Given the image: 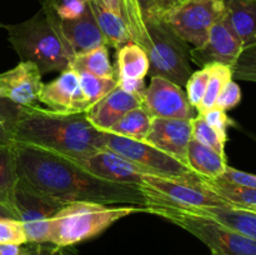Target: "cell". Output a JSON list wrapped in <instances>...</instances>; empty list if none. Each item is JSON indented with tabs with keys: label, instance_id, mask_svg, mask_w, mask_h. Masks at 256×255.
<instances>
[{
	"label": "cell",
	"instance_id": "obj_1",
	"mask_svg": "<svg viewBox=\"0 0 256 255\" xmlns=\"http://www.w3.org/2000/svg\"><path fill=\"white\" fill-rule=\"evenodd\" d=\"M14 146L19 182L45 196L64 204L92 202L146 206V198L139 186L102 180L72 159L48 150L24 144Z\"/></svg>",
	"mask_w": 256,
	"mask_h": 255
},
{
	"label": "cell",
	"instance_id": "obj_2",
	"mask_svg": "<svg viewBox=\"0 0 256 255\" xmlns=\"http://www.w3.org/2000/svg\"><path fill=\"white\" fill-rule=\"evenodd\" d=\"M15 144L30 145L78 160L105 148V132L88 120L86 112L64 114L39 106L20 108Z\"/></svg>",
	"mask_w": 256,
	"mask_h": 255
},
{
	"label": "cell",
	"instance_id": "obj_3",
	"mask_svg": "<svg viewBox=\"0 0 256 255\" xmlns=\"http://www.w3.org/2000/svg\"><path fill=\"white\" fill-rule=\"evenodd\" d=\"M6 30L8 40L22 62H32L42 74L70 66L74 52L42 9L25 22L8 25Z\"/></svg>",
	"mask_w": 256,
	"mask_h": 255
},
{
	"label": "cell",
	"instance_id": "obj_4",
	"mask_svg": "<svg viewBox=\"0 0 256 255\" xmlns=\"http://www.w3.org/2000/svg\"><path fill=\"white\" fill-rule=\"evenodd\" d=\"M145 209L135 205L112 206L92 202H68L49 222L48 242L59 246L75 244L98 236L115 222Z\"/></svg>",
	"mask_w": 256,
	"mask_h": 255
},
{
	"label": "cell",
	"instance_id": "obj_5",
	"mask_svg": "<svg viewBox=\"0 0 256 255\" xmlns=\"http://www.w3.org/2000/svg\"><path fill=\"white\" fill-rule=\"evenodd\" d=\"M145 209L194 235L209 248L212 255H256L255 239L212 218L158 202H148Z\"/></svg>",
	"mask_w": 256,
	"mask_h": 255
},
{
	"label": "cell",
	"instance_id": "obj_6",
	"mask_svg": "<svg viewBox=\"0 0 256 255\" xmlns=\"http://www.w3.org/2000/svg\"><path fill=\"white\" fill-rule=\"evenodd\" d=\"M146 42L149 76H160L185 86L192 75L190 48L180 39L164 20L146 18Z\"/></svg>",
	"mask_w": 256,
	"mask_h": 255
},
{
	"label": "cell",
	"instance_id": "obj_7",
	"mask_svg": "<svg viewBox=\"0 0 256 255\" xmlns=\"http://www.w3.org/2000/svg\"><path fill=\"white\" fill-rule=\"evenodd\" d=\"M105 148L134 162L146 174L194 182L204 180L198 176L189 166L146 142H138L112 132H105Z\"/></svg>",
	"mask_w": 256,
	"mask_h": 255
},
{
	"label": "cell",
	"instance_id": "obj_8",
	"mask_svg": "<svg viewBox=\"0 0 256 255\" xmlns=\"http://www.w3.org/2000/svg\"><path fill=\"white\" fill-rule=\"evenodd\" d=\"M139 188L144 192L146 202H158L182 209L232 206L226 200L209 189L204 180L194 182L144 174Z\"/></svg>",
	"mask_w": 256,
	"mask_h": 255
},
{
	"label": "cell",
	"instance_id": "obj_9",
	"mask_svg": "<svg viewBox=\"0 0 256 255\" xmlns=\"http://www.w3.org/2000/svg\"><path fill=\"white\" fill-rule=\"evenodd\" d=\"M225 14L224 0H188L170 12L164 22L188 44L200 48L210 29Z\"/></svg>",
	"mask_w": 256,
	"mask_h": 255
},
{
	"label": "cell",
	"instance_id": "obj_10",
	"mask_svg": "<svg viewBox=\"0 0 256 255\" xmlns=\"http://www.w3.org/2000/svg\"><path fill=\"white\" fill-rule=\"evenodd\" d=\"M64 202L29 189L18 182L15 192V212L22 222L28 242H48L50 219L62 209Z\"/></svg>",
	"mask_w": 256,
	"mask_h": 255
},
{
	"label": "cell",
	"instance_id": "obj_11",
	"mask_svg": "<svg viewBox=\"0 0 256 255\" xmlns=\"http://www.w3.org/2000/svg\"><path fill=\"white\" fill-rule=\"evenodd\" d=\"M142 106L152 118L192 119L194 108L182 86L160 76H152L142 94Z\"/></svg>",
	"mask_w": 256,
	"mask_h": 255
},
{
	"label": "cell",
	"instance_id": "obj_12",
	"mask_svg": "<svg viewBox=\"0 0 256 255\" xmlns=\"http://www.w3.org/2000/svg\"><path fill=\"white\" fill-rule=\"evenodd\" d=\"M244 44L224 14L212 26L205 44L190 49V60L200 68L209 64H222L232 68Z\"/></svg>",
	"mask_w": 256,
	"mask_h": 255
},
{
	"label": "cell",
	"instance_id": "obj_13",
	"mask_svg": "<svg viewBox=\"0 0 256 255\" xmlns=\"http://www.w3.org/2000/svg\"><path fill=\"white\" fill-rule=\"evenodd\" d=\"M42 74L32 62H20L0 74V98L19 106H38L42 89Z\"/></svg>",
	"mask_w": 256,
	"mask_h": 255
},
{
	"label": "cell",
	"instance_id": "obj_14",
	"mask_svg": "<svg viewBox=\"0 0 256 255\" xmlns=\"http://www.w3.org/2000/svg\"><path fill=\"white\" fill-rule=\"evenodd\" d=\"M39 102L50 110L64 114L86 112L90 108L80 86L79 72L72 68L62 70L56 79L42 85Z\"/></svg>",
	"mask_w": 256,
	"mask_h": 255
},
{
	"label": "cell",
	"instance_id": "obj_15",
	"mask_svg": "<svg viewBox=\"0 0 256 255\" xmlns=\"http://www.w3.org/2000/svg\"><path fill=\"white\" fill-rule=\"evenodd\" d=\"M74 162L82 165L90 174L118 184L140 186L142 176L146 174L134 162H129L106 148L96 150L92 154Z\"/></svg>",
	"mask_w": 256,
	"mask_h": 255
},
{
	"label": "cell",
	"instance_id": "obj_16",
	"mask_svg": "<svg viewBox=\"0 0 256 255\" xmlns=\"http://www.w3.org/2000/svg\"><path fill=\"white\" fill-rule=\"evenodd\" d=\"M192 139V119L152 118L145 142L188 166V145Z\"/></svg>",
	"mask_w": 256,
	"mask_h": 255
},
{
	"label": "cell",
	"instance_id": "obj_17",
	"mask_svg": "<svg viewBox=\"0 0 256 255\" xmlns=\"http://www.w3.org/2000/svg\"><path fill=\"white\" fill-rule=\"evenodd\" d=\"M66 42L74 54L89 52L102 45H108L98 26L95 18L90 10L89 5L82 15L72 20H52L48 18Z\"/></svg>",
	"mask_w": 256,
	"mask_h": 255
},
{
	"label": "cell",
	"instance_id": "obj_18",
	"mask_svg": "<svg viewBox=\"0 0 256 255\" xmlns=\"http://www.w3.org/2000/svg\"><path fill=\"white\" fill-rule=\"evenodd\" d=\"M138 106H142V96L130 94L116 86L86 110V118L96 129L108 132L122 115Z\"/></svg>",
	"mask_w": 256,
	"mask_h": 255
},
{
	"label": "cell",
	"instance_id": "obj_19",
	"mask_svg": "<svg viewBox=\"0 0 256 255\" xmlns=\"http://www.w3.org/2000/svg\"><path fill=\"white\" fill-rule=\"evenodd\" d=\"M188 166L202 179H218L228 168L226 155L219 154L212 148L192 139L188 145Z\"/></svg>",
	"mask_w": 256,
	"mask_h": 255
},
{
	"label": "cell",
	"instance_id": "obj_20",
	"mask_svg": "<svg viewBox=\"0 0 256 255\" xmlns=\"http://www.w3.org/2000/svg\"><path fill=\"white\" fill-rule=\"evenodd\" d=\"M88 5L94 15L95 22H96L108 46L120 49L122 45L132 42L129 28L120 15L108 9L98 0H89Z\"/></svg>",
	"mask_w": 256,
	"mask_h": 255
},
{
	"label": "cell",
	"instance_id": "obj_21",
	"mask_svg": "<svg viewBox=\"0 0 256 255\" xmlns=\"http://www.w3.org/2000/svg\"><path fill=\"white\" fill-rule=\"evenodd\" d=\"M185 210L212 218L215 222L256 240V214L250 210L235 206H206Z\"/></svg>",
	"mask_w": 256,
	"mask_h": 255
},
{
	"label": "cell",
	"instance_id": "obj_22",
	"mask_svg": "<svg viewBox=\"0 0 256 255\" xmlns=\"http://www.w3.org/2000/svg\"><path fill=\"white\" fill-rule=\"evenodd\" d=\"M224 5L228 22L244 46L256 39V0H224Z\"/></svg>",
	"mask_w": 256,
	"mask_h": 255
},
{
	"label": "cell",
	"instance_id": "obj_23",
	"mask_svg": "<svg viewBox=\"0 0 256 255\" xmlns=\"http://www.w3.org/2000/svg\"><path fill=\"white\" fill-rule=\"evenodd\" d=\"M116 79H144L149 74V58L146 50L130 42L116 52Z\"/></svg>",
	"mask_w": 256,
	"mask_h": 255
},
{
	"label": "cell",
	"instance_id": "obj_24",
	"mask_svg": "<svg viewBox=\"0 0 256 255\" xmlns=\"http://www.w3.org/2000/svg\"><path fill=\"white\" fill-rule=\"evenodd\" d=\"M14 145L0 144V202L16 215L15 192L19 182V175Z\"/></svg>",
	"mask_w": 256,
	"mask_h": 255
},
{
	"label": "cell",
	"instance_id": "obj_25",
	"mask_svg": "<svg viewBox=\"0 0 256 255\" xmlns=\"http://www.w3.org/2000/svg\"><path fill=\"white\" fill-rule=\"evenodd\" d=\"M69 68L78 72H89L102 78H116L115 68L110 62L108 45L74 55Z\"/></svg>",
	"mask_w": 256,
	"mask_h": 255
},
{
	"label": "cell",
	"instance_id": "obj_26",
	"mask_svg": "<svg viewBox=\"0 0 256 255\" xmlns=\"http://www.w3.org/2000/svg\"><path fill=\"white\" fill-rule=\"evenodd\" d=\"M152 116L144 106H138L122 115V119L108 132L129 138V139L145 142L152 126Z\"/></svg>",
	"mask_w": 256,
	"mask_h": 255
},
{
	"label": "cell",
	"instance_id": "obj_27",
	"mask_svg": "<svg viewBox=\"0 0 256 255\" xmlns=\"http://www.w3.org/2000/svg\"><path fill=\"white\" fill-rule=\"evenodd\" d=\"M204 182L209 189L226 200L232 206L246 210L256 208V189L229 184L219 178L214 180H204Z\"/></svg>",
	"mask_w": 256,
	"mask_h": 255
},
{
	"label": "cell",
	"instance_id": "obj_28",
	"mask_svg": "<svg viewBox=\"0 0 256 255\" xmlns=\"http://www.w3.org/2000/svg\"><path fill=\"white\" fill-rule=\"evenodd\" d=\"M210 68V78L208 82L206 90H205L204 98L202 100L199 109H198V114L206 112V110L212 109L215 106L218 96L222 92V88L232 80V68L228 65L222 64H209Z\"/></svg>",
	"mask_w": 256,
	"mask_h": 255
},
{
	"label": "cell",
	"instance_id": "obj_29",
	"mask_svg": "<svg viewBox=\"0 0 256 255\" xmlns=\"http://www.w3.org/2000/svg\"><path fill=\"white\" fill-rule=\"evenodd\" d=\"M80 86L89 106L94 105L118 86L116 78H102L89 72H79Z\"/></svg>",
	"mask_w": 256,
	"mask_h": 255
},
{
	"label": "cell",
	"instance_id": "obj_30",
	"mask_svg": "<svg viewBox=\"0 0 256 255\" xmlns=\"http://www.w3.org/2000/svg\"><path fill=\"white\" fill-rule=\"evenodd\" d=\"M42 9L52 20L76 19L88 9L84 0H40Z\"/></svg>",
	"mask_w": 256,
	"mask_h": 255
},
{
	"label": "cell",
	"instance_id": "obj_31",
	"mask_svg": "<svg viewBox=\"0 0 256 255\" xmlns=\"http://www.w3.org/2000/svg\"><path fill=\"white\" fill-rule=\"evenodd\" d=\"M232 72V79L256 82V39L242 48Z\"/></svg>",
	"mask_w": 256,
	"mask_h": 255
},
{
	"label": "cell",
	"instance_id": "obj_32",
	"mask_svg": "<svg viewBox=\"0 0 256 255\" xmlns=\"http://www.w3.org/2000/svg\"><path fill=\"white\" fill-rule=\"evenodd\" d=\"M192 139L196 142H202V144L206 145V146L212 148L219 154L225 155V140L220 136L219 132L210 126L204 118L200 114L194 116L192 119Z\"/></svg>",
	"mask_w": 256,
	"mask_h": 255
},
{
	"label": "cell",
	"instance_id": "obj_33",
	"mask_svg": "<svg viewBox=\"0 0 256 255\" xmlns=\"http://www.w3.org/2000/svg\"><path fill=\"white\" fill-rule=\"evenodd\" d=\"M20 108L22 106L0 98V144H15L14 132Z\"/></svg>",
	"mask_w": 256,
	"mask_h": 255
},
{
	"label": "cell",
	"instance_id": "obj_34",
	"mask_svg": "<svg viewBox=\"0 0 256 255\" xmlns=\"http://www.w3.org/2000/svg\"><path fill=\"white\" fill-rule=\"evenodd\" d=\"M210 78V68L209 65L192 72V75L188 79L185 84V94H186L188 102H190L194 109H199L202 100L204 98L205 90H206L208 82Z\"/></svg>",
	"mask_w": 256,
	"mask_h": 255
},
{
	"label": "cell",
	"instance_id": "obj_35",
	"mask_svg": "<svg viewBox=\"0 0 256 255\" xmlns=\"http://www.w3.org/2000/svg\"><path fill=\"white\" fill-rule=\"evenodd\" d=\"M28 242L22 222L14 218L0 219V244L22 245Z\"/></svg>",
	"mask_w": 256,
	"mask_h": 255
},
{
	"label": "cell",
	"instance_id": "obj_36",
	"mask_svg": "<svg viewBox=\"0 0 256 255\" xmlns=\"http://www.w3.org/2000/svg\"><path fill=\"white\" fill-rule=\"evenodd\" d=\"M200 115H202V116L205 119V122H206L210 126L214 128V129L219 132L220 136L226 142L228 129H229L232 125H234V122L228 116L226 112L214 106L212 108V109L206 110V112H202Z\"/></svg>",
	"mask_w": 256,
	"mask_h": 255
},
{
	"label": "cell",
	"instance_id": "obj_37",
	"mask_svg": "<svg viewBox=\"0 0 256 255\" xmlns=\"http://www.w3.org/2000/svg\"><path fill=\"white\" fill-rule=\"evenodd\" d=\"M240 102H242V90H240V86L234 80H230L222 88V92L219 94L216 102H215V106L224 110V112H228V110H232L235 106H238Z\"/></svg>",
	"mask_w": 256,
	"mask_h": 255
},
{
	"label": "cell",
	"instance_id": "obj_38",
	"mask_svg": "<svg viewBox=\"0 0 256 255\" xmlns=\"http://www.w3.org/2000/svg\"><path fill=\"white\" fill-rule=\"evenodd\" d=\"M219 179L224 180V182H229V184L238 185V186H244V188H252V189H256V175L250 174V172H242L235 168H232L228 165L225 169L224 174L219 178Z\"/></svg>",
	"mask_w": 256,
	"mask_h": 255
},
{
	"label": "cell",
	"instance_id": "obj_39",
	"mask_svg": "<svg viewBox=\"0 0 256 255\" xmlns=\"http://www.w3.org/2000/svg\"><path fill=\"white\" fill-rule=\"evenodd\" d=\"M186 2L188 0H152L146 18L164 20L170 12Z\"/></svg>",
	"mask_w": 256,
	"mask_h": 255
},
{
	"label": "cell",
	"instance_id": "obj_40",
	"mask_svg": "<svg viewBox=\"0 0 256 255\" xmlns=\"http://www.w3.org/2000/svg\"><path fill=\"white\" fill-rule=\"evenodd\" d=\"M28 255H72L70 246H59L52 242H25Z\"/></svg>",
	"mask_w": 256,
	"mask_h": 255
},
{
	"label": "cell",
	"instance_id": "obj_41",
	"mask_svg": "<svg viewBox=\"0 0 256 255\" xmlns=\"http://www.w3.org/2000/svg\"><path fill=\"white\" fill-rule=\"evenodd\" d=\"M118 86L130 94L142 96L146 85H145L144 79H118Z\"/></svg>",
	"mask_w": 256,
	"mask_h": 255
},
{
	"label": "cell",
	"instance_id": "obj_42",
	"mask_svg": "<svg viewBox=\"0 0 256 255\" xmlns=\"http://www.w3.org/2000/svg\"><path fill=\"white\" fill-rule=\"evenodd\" d=\"M98 2H100L104 6H106L108 9L112 10V12H116L118 15H120V16L122 18V0H98Z\"/></svg>",
	"mask_w": 256,
	"mask_h": 255
},
{
	"label": "cell",
	"instance_id": "obj_43",
	"mask_svg": "<svg viewBox=\"0 0 256 255\" xmlns=\"http://www.w3.org/2000/svg\"><path fill=\"white\" fill-rule=\"evenodd\" d=\"M22 245L0 244V255H20Z\"/></svg>",
	"mask_w": 256,
	"mask_h": 255
},
{
	"label": "cell",
	"instance_id": "obj_44",
	"mask_svg": "<svg viewBox=\"0 0 256 255\" xmlns=\"http://www.w3.org/2000/svg\"><path fill=\"white\" fill-rule=\"evenodd\" d=\"M4 218H14V219H18L15 212L12 210H10L9 208H6L5 205H2L0 202V219H4Z\"/></svg>",
	"mask_w": 256,
	"mask_h": 255
},
{
	"label": "cell",
	"instance_id": "obj_45",
	"mask_svg": "<svg viewBox=\"0 0 256 255\" xmlns=\"http://www.w3.org/2000/svg\"><path fill=\"white\" fill-rule=\"evenodd\" d=\"M140 4V8H142V10L144 12L145 16L148 15V10H149V6H150V2H152V0H138Z\"/></svg>",
	"mask_w": 256,
	"mask_h": 255
},
{
	"label": "cell",
	"instance_id": "obj_46",
	"mask_svg": "<svg viewBox=\"0 0 256 255\" xmlns=\"http://www.w3.org/2000/svg\"><path fill=\"white\" fill-rule=\"evenodd\" d=\"M249 210H250V212H255V214H256V208H252V209H249Z\"/></svg>",
	"mask_w": 256,
	"mask_h": 255
},
{
	"label": "cell",
	"instance_id": "obj_47",
	"mask_svg": "<svg viewBox=\"0 0 256 255\" xmlns=\"http://www.w3.org/2000/svg\"><path fill=\"white\" fill-rule=\"evenodd\" d=\"M84 2H89V0H84Z\"/></svg>",
	"mask_w": 256,
	"mask_h": 255
},
{
	"label": "cell",
	"instance_id": "obj_48",
	"mask_svg": "<svg viewBox=\"0 0 256 255\" xmlns=\"http://www.w3.org/2000/svg\"><path fill=\"white\" fill-rule=\"evenodd\" d=\"M2 22H0V28H2Z\"/></svg>",
	"mask_w": 256,
	"mask_h": 255
}]
</instances>
